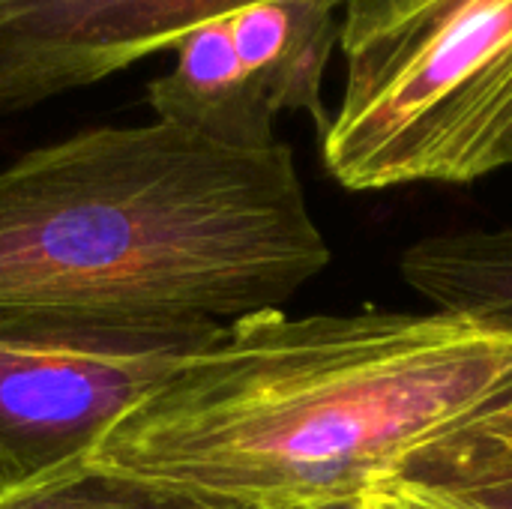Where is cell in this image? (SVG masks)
I'll use <instances>...</instances> for the list:
<instances>
[{
	"label": "cell",
	"instance_id": "8992f818",
	"mask_svg": "<svg viewBox=\"0 0 512 509\" xmlns=\"http://www.w3.org/2000/svg\"><path fill=\"white\" fill-rule=\"evenodd\" d=\"M399 270L435 309L512 330V222L423 237L405 249ZM507 474H512V414L420 462L405 477L471 483Z\"/></svg>",
	"mask_w": 512,
	"mask_h": 509
},
{
	"label": "cell",
	"instance_id": "ba28073f",
	"mask_svg": "<svg viewBox=\"0 0 512 509\" xmlns=\"http://www.w3.org/2000/svg\"><path fill=\"white\" fill-rule=\"evenodd\" d=\"M342 0H261L228 15L237 57L276 114L303 111L324 132V72L339 42Z\"/></svg>",
	"mask_w": 512,
	"mask_h": 509
},
{
	"label": "cell",
	"instance_id": "30bf717a",
	"mask_svg": "<svg viewBox=\"0 0 512 509\" xmlns=\"http://www.w3.org/2000/svg\"><path fill=\"white\" fill-rule=\"evenodd\" d=\"M378 509H512V474L471 483L393 477L366 492Z\"/></svg>",
	"mask_w": 512,
	"mask_h": 509
},
{
	"label": "cell",
	"instance_id": "7a4b0ae2",
	"mask_svg": "<svg viewBox=\"0 0 512 509\" xmlns=\"http://www.w3.org/2000/svg\"><path fill=\"white\" fill-rule=\"evenodd\" d=\"M330 264L288 144L99 126L0 171V321L234 324Z\"/></svg>",
	"mask_w": 512,
	"mask_h": 509
},
{
	"label": "cell",
	"instance_id": "7c38bea8",
	"mask_svg": "<svg viewBox=\"0 0 512 509\" xmlns=\"http://www.w3.org/2000/svg\"><path fill=\"white\" fill-rule=\"evenodd\" d=\"M267 509H378L372 498L363 495H345V498H318V501H300V504H282V507Z\"/></svg>",
	"mask_w": 512,
	"mask_h": 509
},
{
	"label": "cell",
	"instance_id": "3957f363",
	"mask_svg": "<svg viewBox=\"0 0 512 509\" xmlns=\"http://www.w3.org/2000/svg\"><path fill=\"white\" fill-rule=\"evenodd\" d=\"M345 90L321 132L351 192L512 168V0H348Z\"/></svg>",
	"mask_w": 512,
	"mask_h": 509
},
{
	"label": "cell",
	"instance_id": "5b68a950",
	"mask_svg": "<svg viewBox=\"0 0 512 509\" xmlns=\"http://www.w3.org/2000/svg\"><path fill=\"white\" fill-rule=\"evenodd\" d=\"M249 3L261 0H0V117L96 84Z\"/></svg>",
	"mask_w": 512,
	"mask_h": 509
},
{
	"label": "cell",
	"instance_id": "6da1fadb",
	"mask_svg": "<svg viewBox=\"0 0 512 509\" xmlns=\"http://www.w3.org/2000/svg\"><path fill=\"white\" fill-rule=\"evenodd\" d=\"M510 414L512 330L441 309H267L162 378L87 459L282 507L363 495Z\"/></svg>",
	"mask_w": 512,
	"mask_h": 509
},
{
	"label": "cell",
	"instance_id": "9c48e42d",
	"mask_svg": "<svg viewBox=\"0 0 512 509\" xmlns=\"http://www.w3.org/2000/svg\"><path fill=\"white\" fill-rule=\"evenodd\" d=\"M153 501V486L96 468L90 459L0 486V509H153Z\"/></svg>",
	"mask_w": 512,
	"mask_h": 509
},
{
	"label": "cell",
	"instance_id": "52a82bcc",
	"mask_svg": "<svg viewBox=\"0 0 512 509\" xmlns=\"http://www.w3.org/2000/svg\"><path fill=\"white\" fill-rule=\"evenodd\" d=\"M174 51L177 60L171 72L153 78L147 87L156 120L237 150H267L279 144V114L246 75L228 15L189 30Z\"/></svg>",
	"mask_w": 512,
	"mask_h": 509
},
{
	"label": "cell",
	"instance_id": "8fae6325",
	"mask_svg": "<svg viewBox=\"0 0 512 509\" xmlns=\"http://www.w3.org/2000/svg\"><path fill=\"white\" fill-rule=\"evenodd\" d=\"M156 489V486H153ZM153 509H267L258 504H243L231 498L216 495H198V492H180V489H156Z\"/></svg>",
	"mask_w": 512,
	"mask_h": 509
},
{
	"label": "cell",
	"instance_id": "277c9868",
	"mask_svg": "<svg viewBox=\"0 0 512 509\" xmlns=\"http://www.w3.org/2000/svg\"><path fill=\"white\" fill-rule=\"evenodd\" d=\"M225 327L0 321V486L87 459L129 408Z\"/></svg>",
	"mask_w": 512,
	"mask_h": 509
}]
</instances>
